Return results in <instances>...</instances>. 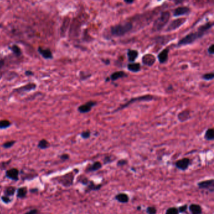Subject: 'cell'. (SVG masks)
Returning <instances> with one entry per match:
<instances>
[{"label": "cell", "mask_w": 214, "mask_h": 214, "mask_svg": "<svg viewBox=\"0 0 214 214\" xmlns=\"http://www.w3.org/2000/svg\"><path fill=\"white\" fill-rule=\"evenodd\" d=\"M133 25L130 23H125L123 25H118L111 28V32L115 37H122L131 30Z\"/></svg>", "instance_id": "obj_2"}, {"label": "cell", "mask_w": 214, "mask_h": 214, "mask_svg": "<svg viewBox=\"0 0 214 214\" xmlns=\"http://www.w3.org/2000/svg\"><path fill=\"white\" fill-rule=\"evenodd\" d=\"M37 213H38V210L37 209H33L29 212L25 213V214H37Z\"/></svg>", "instance_id": "obj_41"}, {"label": "cell", "mask_w": 214, "mask_h": 214, "mask_svg": "<svg viewBox=\"0 0 214 214\" xmlns=\"http://www.w3.org/2000/svg\"><path fill=\"white\" fill-rule=\"evenodd\" d=\"M136 210L138 211H141V205H138L136 207Z\"/></svg>", "instance_id": "obj_46"}, {"label": "cell", "mask_w": 214, "mask_h": 214, "mask_svg": "<svg viewBox=\"0 0 214 214\" xmlns=\"http://www.w3.org/2000/svg\"><path fill=\"white\" fill-rule=\"evenodd\" d=\"M114 199L120 204H127L130 202V196L124 192H120L115 195Z\"/></svg>", "instance_id": "obj_11"}, {"label": "cell", "mask_w": 214, "mask_h": 214, "mask_svg": "<svg viewBox=\"0 0 214 214\" xmlns=\"http://www.w3.org/2000/svg\"><path fill=\"white\" fill-rule=\"evenodd\" d=\"M90 132L89 130L83 132L81 133V137L84 139H87L90 137Z\"/></svg>", "instance_id": "obj_35"}, {"label": "cell", "mask_w": 214, "mask_h": 214, "mask_svg": "<svg viewBox=\"0 0 214 214\" xmlns=\"http://www.w3.org/2000/svg\"><path fill=\"white\" fill-rule=\"evenodd\" d=\"M74 179V175L72 173H69L60 177L59 182L62 184V185L66 187H70L72 185Z\"/></svg>", "instance_id": "obj_6"}, {"label": "cell", "mask_w": 214, "mask_h": 214, "mask_svg": "<svg viewBox=\"0 0 214 214\" xmlns=\"http://www.w3.org/2000/svg\"><path fill=\"white\" fill-rule=\"evenodd\" d=\"M188 204H184V205H182L181 206L178 207V211H179L180 214V213H187V210H188Z\"/></svg>", "instance_id": "obj_30"}, {"label": "cell", "mask_w": 214, "mask_h": 214, "mask_svg": "<svg viewBox=\"0 0 214 214\" xmlns=\"http://www.w3.org/2000/svg\"><path fill=\"white\" fill-rule=\"evenodd\" d=\"M35 88H36V85H35V84H34V83H28V84L25 85V86L17 89V91H19V92H21V91H31V90H33L35 89Z\"/></svg>", "instance_id": "obj_23"}, {"label": "cell", "mask_w": 214, "mask_h": 214, "mask_svg": "<svg viewBox=\"0 0 214 214\" xmlns=\"http://www.w3.org/2000/svg\"><path fill=\"white\" fill-rule=\"evenodd\" d=\"M18 175L19 171L18 170V169L15 168L7 170L6 172V177L7 178L15 181H17L18 180Z\"/></svg>", "instance_id": "obj_14"}, {"label": "cell", "mask_w": 214, "mask_h": 214, "mask_svg": "<svg viewBox=\"0 0 214 214\" xmlns=\"http://www.w3.org/2000/svg\"><path fill=\"white\" fill-rule=\"evenodd\" d=\"M190 113L188 110H184L178 113V119L181 122H186L190 118Z\"/></svg>", "instance_id": "obj_18"}, {"label": "cell", "mask_w": 214, "mask_h": 214, "mask_svg": "<svg viewBox=\"0 0 214 214\" xmlns=\"http://www.w3.org/2000/svg\"><path fill=\"white\" fill-rule=\"evenodd\" d=\"M188 210L190 214H202L203 209L202 206L198 204H191L188 205Z\"/></svg>", "instance_id": "obj_13"}, {"label": "cell", "mask_w": 214, "mask_h": 214, "mask_svg": "<svg viewBox=\"0 0 214 214\" xmlns=\"http://www.w3.org/2000/svg\"><path fill=\"white\" fill-rule=\"evenodd\" d=\"M154 99V97L150 95H142L138 97L133 98L130 100L126 102L125 104H123L122 105H121L119 107H118V108L115 111V112H117L118 111L123 110L134 103H136L138 102H150L153 100Z\"/></svg>", "instance_id": "obj_3"}, {"label": "cell", "mask_w": 214, "mask_h": 214, "mask_svg": "<svg viewBox=\"0 0 214 214\" xmlns=\"http://www.w3.org/2000/svg\"><path fill=\"white\" fill-rule=\"evenodd\" d=\"M187 214H189V213H187Z\"/></svg>", "instance_id": "obj_47"}, {"label": "cell", "mask_w": 214, "mask_h": 214, "mask_svg": "<svg viewBox=\"0 0 214 214\" xmlns=\"http://www.w3.org/2000/svg\"><path fill=\"white\" fill-rule=\"evenodd\" d=\"M197 186L200 190H207L211 193L214 192V179H208L199 182L197 183Z\"/></svg>", "instance_id": "obj_5"}, {"label": "cell", "mask_w": 214, "mask_h": 214, "mask_svg": "<svg viewBox=\"0 0 214 214\" xmlns=\"http://www.w3.org/2000/svg\"><path fill=\"white\" fill-rule=\"evenodd\" d=\"M170 14L168 11L163 12L159 18L157 19L154 24V28L156 30H160L164 27L169 20Z\"/></svg>", "instance_id": "obj_4"}, {"label": "cell", "mask_w": 214, "mask_h": 214, "mask_svg": "<svg viewBox=\"0 0 214 214\" xmlns=\"http://www.w3.org/2000/svg\"><path fill=\"white\" fill-rule=\"evenodd\" d=\"M96 105H97L96 102L89 101L85 104L82 105L78 106V110L81 113H86L89 112L92 110V107H94Z\"/></svg>", "instance_id": "obj_9"}, {"label": "cell", "mask_w": 214, "mask_h": 214, "mask_svg": "<svg viewBox=\"0 0 214 214\" xmlns=\"http://www.w3.org/2000/svg\"><path fill=\"white\" fill-rule=\"evenodd\" d=\"M25 74L26 75H33V73L32 72V71H26V72H25Z\"/></svg>", "instance_id": "obj_44"}, {"label": "cell", "mask_w": 214, "mask_h": 214, "mask_svg": "<svg viewBox=\"0 0 214 214\" xmlns=\"http://www.w3.org/2000/svg\"><path fill=\"white\" fill-rule=\"evenodd\" d=\"M12 51L14 52V53L16 54L17 55H21V50L17 46H13L11 48Z\"/></svg>", "instance_id": "obj_36"}, {"label": "cell", "mask_w": 214, "mask_h": 214, "mask_svg": "<svg viewBox=\"0 0 214 214\" xmlns=\"http://www.w3.org/2000/svg\"><path fill=\"white\" fill-rule=\"evenodd\" d=\"M185 19L184 18H179L177 19L176 20L173 21L172 23L170 24V25L168 26L167 29V31H172V30H175L176 29H177L178 28H179L180 26H181L185 22Z\"/></svg>", "instance_id": "obj_12"}, {"label": "cell", "mask_w": 214, "mask_h": 214, "mask_svg": "<svg viewBox=\"0 0 214 214\" xmlns=\"http://www.w3.org/2000/svg\"><path fill=\"white\" fill-rule=\"evenodd\" d=\"M38 52L44 58L46 59H50L52 58V54L50 50L48 49H42L41 48H38Z\"/></svg>", "instance_id": "obj_22"}, {"label": "cell", "mask_w": 214, "mask_h": 214, "mask_svg": "<svg viewBox=\"0 0 214 214\" xmlns=\"http://www.w3.org/2000/svg\"><path fill=\"white\" fill-rule=\"evenodd\" d=\"M213 26V23H209L203 26H202L198 28L197 31L191 33L187 36H185L180 41H179L178 43V46H185L193 43L194 41L197 40L202 38L205 34L206 31H207L209 30Z\"/></svg>", "instance_id": "obj_1"}, {"label": "cell", "mask_w": 214, "mask_h": 214, "mask_svg": "<svg viewBox=\"0 0 214 214\" xmlns=\"http://www.w3.org/2000/svg\"><path fill=\"white\" fill-rule=\"evenodd\" d=\"M208 53L210 55H213L214 53V45L212 44L209 48H208Z\"/></svg>", "instance_id": "obj_40"}, {"label": "cell", "mask_w": 214, "mask_h": 214, "mask_svg": "<svg viewBox=\"0 0 214 214\" xmlns=\"http://www.w3.org/2000/svg\"><path fill=\"white\" fill-rule=\"evenodd\" d=\"M11 125V123L8 120H1L0 121V128L3 129V128H8Z\"/></svg>", "instance_id": "obj_31"}, {"label": "cell", "mask_w": 214, "mask_h": 214, "mask_svg": "<svg viewBox=\"0 0 214 214\" xmlns=\"http://www.w3.org/2000/svg\"><path fill=\"white\" fill-rule=\"evenodd\" d=\"M4 64H5L4 60L0 59V69H1L3 67V66L4 65Z\"/></svg>", "instance_id": "obj_43"}, {"label": "cell", "mask_w": 214, "mask_h": 214, "mask_svg": "<svg viewBox=\"0 0 214 214\" xmlns=\"http://www.w3.org/2000/svg\"><path fill=\"white\" fill-rule=\"evenodd\" d=\"M89 181H90V180L89 179V178L85 177H82L81 178H80L79 180H78L79 183H81L83 185H85V186H86V185L88 184V183L89 182Z\"/></svg>", "instance_id": "obj_33"}, {"label": "cell", "mask_w": 214, "mask_h": 214, "mask_svg": "<svg viewBox=\"0 0 214 214\" xmlns=\"http://www.w3.org/2000/svg\"><path fill=\"white\" fill-rule=\"evenodd\" d=\"M127 58L130 62L133 63L135 61L138 56V52L136 50H133V49H129L127 51Z\"/></svg>", "instance_id": "obj_21"}, {"label": "cell", "mask_w": 214, "mask_h": 214, "mask_svg": "<svg viewBox=\"0 0 214 214\" xmlns=\"http://www.w3.org/2000/svg\"><path fill=\"white\" fill-rule=\"evenodd\" d=\"M102 186H103V185L102 183L97 184L94 181L90 180L88 184L86 185V186H85L84 192H85V193L89 194L91 192L99 191L102 189Z\"/></svg>", "instance_id": "obj_8"}, {"label": "cell", "mask_w": 214, "mask_h": 214, "mask_svg": "<svg viewBox=\"0 0 214 214\" xmlns=\"http://www.w3.org/2000/svg\"><path fill=\"white\" fill-rule=\"evenodd\" d=\"M146 213L147 214H156L157 213V209L154 206H148L146 207Z\"/></svg>", "instance_id": "obj_28"}, {"label": "cell", "mask_w": 214, "mask_h": 214, "mask_svg": "<svg viewBox=\"0 0 214 214\" xmlns=\"http://www.w3.org/2000/svg\"><path fill=\"white\" fill-rule=\"evenodd\" d=\"M15 190H16L15 188H14L13 187H9L8 188H6L5 191V195L7 197L13 196L15 193Z\"/></svg>", "instance_id": "obj_26"}, {"label": "cell", "mask_w": 214, "mask_h": 214, "mask_svg": "<svg viewBox=\"0 0 214 214\" xmlns=\"http://www.w3.org/2000/svg\"><path fill=\"white\" fill-rule=\"evenodd\" d=\"M127 75L123 71H118L114 72L110 76V78L112 81H116L120 78H123L124 77H127Z\"/></svg>", "instance_id": "obj_19"}, {"label": "cell", "mask_w": 214, "mask_h": 214, "mask_svg": "<svg viewBox=\"0 0 214 214\" xmlns=\"http://www.w3.org/2000/svg\"><path fill=\"white\" fill-rule=\"evenodd\" d=\"M62 160H67L69 159V156L67 155V154H63L61 156V157H60Z\"/></svg>", "instance_id": "obj_42"}, {"label": "cell", "mask_w": 214, "mask_h": 214, "mask_svg": "<svg viewBox=\"0 0 214 214\" xmlns=\"http://www.w3.org/2000/svg\"><path fill=\"white\" fill-rule=\"evenodd\" d=\"M156 61L155 56L151 54H146L142 56V62L147 67H152Z\"/></svg>", "instance_id": "obj_10"}, {"label": "cell", "mask_w": 214, "mask_h": 214, "mask_svg": "<svg viewBox=\"0 0 214 214\" xmlns=\"http://www.w3.org/2000/svg\"><path fill=\"white\" fill-rule=\"evenodd\" d=\"M102 167V164L100 162L97 161L92 163L90 166H89L86 168V170H85V171H86V172H89V173L97 172V171L101 169Z\"/></svg>", "instance_id": "obj_16"}, {"label": "cell", "mask_w": 214, "mask_h": 214, "mask_svg": "<svg viewBox=\"0 0 214 214\" xmlns=\"http://www.w3.org/2000/svg\"><path fill=\"white\" fill-rule=\"evenodd\" d=\"M127 68L128 70L131 71V72H134V73L139 72V71L141 69V65L138 63H129L127 65Z\"/></svg>", "instance_id": "obj_20"}, {"label": "cell", "mask_w": 214, "mask_h": 214, "mask_svg": "<svg viewBox=\"0 0 214 214\" xmlns=\"http://www.w3.org/2000/svg\"><path fill=\"white\" fill-rule=\"evenodd\" d=\"M38 146L41 149H45V148H48V147L49 146V144L46 140L44 139V140H41L40 141Z\"/></svg>", "instance_id": "obj_29"}, {"label": "cell", "mask_w": 214, "mask_h": 214, "mask_svg": "<svg viewBox=\"0 0 214 214\" xmlns=\"http://www.w3.org/2000/svg\"><path fill=\"white\" fill-rule=\"evenodd\" d=\"M165 214H180V213L176 207H171L166 210Z\"/></svg>", "instance_id": "obj_27"}, {"label": "cell", "mask_w": 214, "mask_h": 214, "mask_svg": "<svg viewBox=\"0 0 214 214\" xmlns=\"http://www.w3.org/2000/svg\"><path fill=\"white\" fill-rule=\"evenodd\" d=\"M27 194V189L26 187H21L17 190V197L23 198L26 197Z\"/></svg>", "instance_id": "obj_25"}, {"label": "cell", "mask_w": 214, "mask_h": 214, "mask_svg": "<svg viewBox=\"0 0 214 214\" xmlns=\"http://www.w3.org/2000/svg\"><path fill=\"white\" fill-rule=\"evenodd\" d=\"M168 52H169V50L168 49H165L158 54V58L159 62L161 64H163V63H166L167 61L168 60Z\"/></svg>", "instance_id": "obj_17"}, {"label": "cell", "mask_w": 214, "mask_h": 214, "mask_svg": "<svg viewBox=\"0 0 214 214\" xmlns=\"http://www.w3.org/2000/svg\"><path fill=\"white\" fill-rule=\"evenodd\" d=\"M190 12V10L186 6H181L176 8L174 11L175 16H180L182 15H186Z\"/></svg>", "instance_id": "obj_15"}, {"label": "cell", "mask_w": 214, "mask_h": 214, "mask_svg": "<svg viewBox=\"0 0 214 214\" xmlns=\"http://www.w3.org/2000/svg\"><path fill=\"white\" fill-rule=\"evenodd\" d=\"M214 78V73H208L204 74L202 76V79L206 81H210L212 80Z\"/></svg>", "instance_id": "obj_32"}, {"label": "cell", "mask_w": 214, "mask_h": 214, "mask_svg": "<svg viewBox=\"0 0 214 214\" xmlns=\"http://www.w3.org/2000/svg\"><path fill=\"white\" fill-rule=\"evenodd\" d=\"M111 162H112V160H111V156H105V157L104 159V165H105V164L109 163Z\"/></svg>", "instance_id": "obj_39"}, {"label": "cell", "mask_w": 214, "mask_h": 214, "mask_svg": "<svg viewBox=\"0 0 214 214\" xmlns=\"http://www.w3.org/2000/svg\"><path fill=\"white\" fill-rule=\"evenodd\" d=\"M2 201L5 204H8V203H10L11 202V200L9 198V197H7L6 195H4V196L2 197Z\"/></svg>", "instance_id": "obj_38"}, {"label": "cell", "mask_w": 214, "mask_h": 214, "mask_svg": "<svg viewBox=\"0 0 214 214\" xmlns=\"http://www.w3.org/2000/svg\"><path fill=\"white\" fill-rule=\"evenodd\" d=\"M204 138L208 141H212L214 139V130L213 128H209L205 133Z\"/></svg>", "instance_id": "obj_24"}, {"label": "cell", "mask_w": 214, "mask_h": 214, "mask_svg": "<svg viewBox=\"0 0 214 214\" xmlns=\"http://www.w3.org/2000/svg\"><path fill=\"white\" fill-rule=\"evenodd\" d=\"M15 141H10L6 142V143H5V144H3V147H4L5 148H10V147H11L14 144H15Z\"/></svg>", "instance_id": "obj_37"}, {"label": "cell", "mask_w": 214, "mask_h": 214, "mask_svg": "<svg viewBox=\"0 0 214 214\" xmlns=\"http://www.w3.org/2000/svg\"><path fill=\"white\" fill-rule=\"evenodd\" d=\"M127 164V161L125 159H121L119 160L118 162H117V166L118 167H123Z\"/></svg>", "instance_id": "obj_34"}, {"label": "cell", "mask_w": 214, "mask_h": 214, "mask_svg": "<svg viewBox=\"0 0 214 214\" xmlns=\"http://www.w3.org/2000/svg\"><path fill=\"white\" fill-rule=\"evenodd\" d=\"M124 1L127 3H132L134 1V0H124Z\"/></svg>", "instance_id": "obj_45"}, {"label": "cell", "mask_w": 214, "mask_h": 214, "mask_svg": "<svg viewBox=\"0 0 214 214\" xmlns=\"http://www.w3.org/2000/svg\"><path fill=\"white\" fill-rule=\"evenodd\" d=\"M191 161L188 158H183L176 162L175 165V167L182 171L187 170L189 166L190 165Z\"/></svg>", "instance_id": "obj_7"}]
</instances>
